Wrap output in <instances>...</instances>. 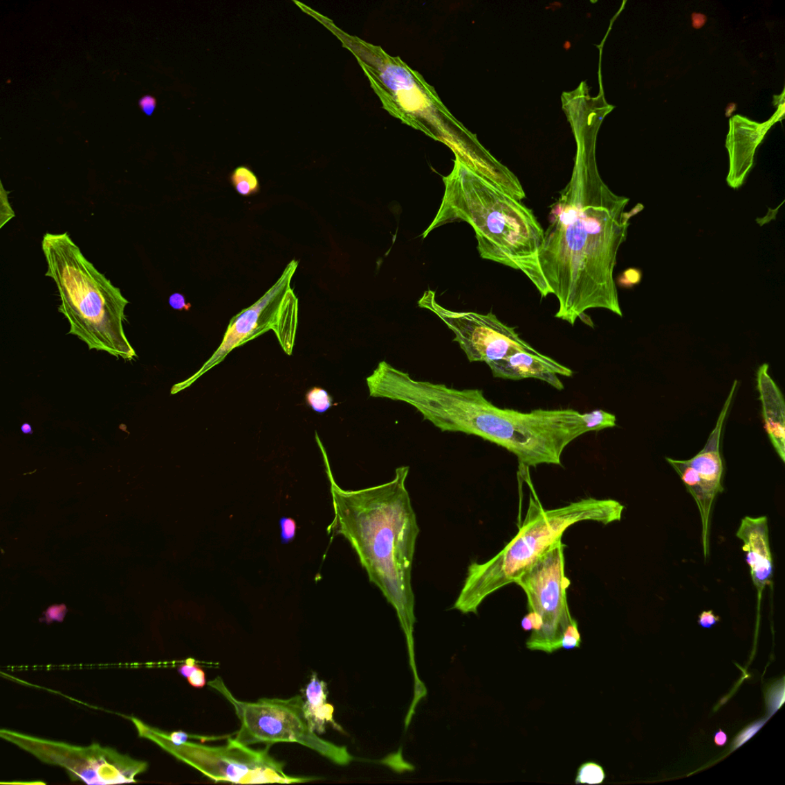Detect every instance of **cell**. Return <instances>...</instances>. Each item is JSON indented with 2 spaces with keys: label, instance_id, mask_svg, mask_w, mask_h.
<instances>
[{
  "label": "cell",
  "instance_id": "1",
  "mask_svg": "<svg viewBox=\"0 0 785 785\" xmlns=\"http://www.w3.org/2000/svg\"><path fill=\"white\" fill-rule=\"evenodd\" d=\"M629 201L601 179L595 160L582 156L551 207L537 260L560 302L555 317L572 326L591 308L623 316L613 273L627 237Z\"/></svg>",
  "mask_w": 785,
  "mask_h": 785
},
{
  "label": "cell",
  "instance_id": "2",
  "mask_svg": "<svg viewBox=\"0 0 785 785\" xmlns=\"http://www.w3.org/2000/svg\"><path fill=\"white\" fill-rule=\"evenodd\" d=\"M317 443L331 483L335 514L333 527L349 541L369 581L397 612L407 641L410 666L416 669L412 573L420 529L406 489L409 468L402 466L396 470L394 479L387 483L344 490L335 483L322 441L317 440Z\"/></svg>",
  "mask_w": 785,
  "mask_h": 785
},
{
  "label": "cell",
  "instance_id": "3",
  "mask_svg": "<svg viewBox=\"0 0 785 785\" xmlns=\"http://www.w3.org/2000/svg\"><path fill=\"white\" fill-rule=\"evenodd\" d=\"M394 400L414 407L442 432L477 436L506 449L518 458L519 468L561 465L565 448L587 433L578 410L499 408L478 389L457 390L409 373L396 385Z\"/></svg>",
  "mask_w": 785,
  "mask_h": 785
},
{
  "label": "cell",
  "instance_id": "4",
  "mask_svg": "<svg viewBox=\"0 0 785 785\" xmlns=\"http://www.w3.org/2000/svg\"><path fill=\"white\" fill-rule=\"evenodd\" d=\"M443 181L441 207L423 238L445 224L468 223L476 232L481 257L524 273L546 298L550 294L537 260L544 230L533 210L458 159Z\"/></svg>",
  "mask_w": 785,
  "mask_h": 785
},
{
  "label": "cell",
  "instance_id": "5",
  "mask_svg": "<svg viewBox=\"0 0 785 785\" xmlns=\"http://www.w3.org/2000/svg\"><path fill=\"white\" fill-rule=\"evenodd\" d=\"M41 248L47 264L46 277L58 288L59 312L70 324L69 335L87 344L89 350L108 352L131 360L136 351L124 333L125 308L121 290L84 257L67 232L46 233Z\"/></svg>",
  "mask_w": 785,
  "mask_h": 785
},
{
  "label": "cell",
  "instance_id": "6",
  "mask_svg": "<svg viewBox=\"0 0 785 785\" xmlns=\"http://www.w3.org/2000/svg\"><path fill=\"white\" fill-rule=\"evenodd\" d=\"M625 508L617 500L588 498L546 510L539 500L530 498L526 519L517 535L490 560L472 562L469 566L454 609L465 614H477L488 597L515 583L540 557L562 539L569 527L584 521L604 525L620 521Z\"/></svg>",
  "mask_w": 785,
  "mask_h": 785
},
{
  "label": "cell",
  "instance_id": "7",
  "mask_svg": "<svg viewBox=\"0 0 785 785\" xmlns=\"http://www.w3.org/2000/svg\"><path fill=\"white\" fill-rule=\"evenodd\" d=\"M298 266L299 261H290L280 278L264 296L232 318L213 355L193 376L174 385L172 395L192 386L235 349L270 331H274L286 355H293L299 323V299L292 288V280Z\"/></svg>",
  "mask_w": 785,
  "mask_h": 785
},
{
  "label": "cell",
  "instance_id": "8",
  "mask_svg": "<svg viewBox=\"0 0 785 785\" xmlns=\"http://www.w3.org/2000/svg\"><path fill=\"white\" fill-rule=\"evenodd\" d=\"M220 691L234 707L241 723L235 739L245 746L298 744L326 757L338 765L353 759L346 748L318 737L308 726L304 714L302 696L288 699H260L255 703L240 702L226 689L220 678L209 683Z\"/></svg>",
  "mask_w": 785,
  "mask_h": 785
},
{
  "label": "cell",
  "instance_id": "9",
  "mask_svg": "<svg viewBox=\"0 0 785 785\" xmlns=\"http://www.w3.org/2000/svg\"><path fill=\"white\" fill-rule=\"evenodd\" d=\"M149 737L176 759L199 770L215 782L235 784L303 783L316 777H291L285 773V763L273 758L270 746L255 750L230 739L222 746H208L187 741L176 746L164 732L150 730Z\"/></svg>",
  "mask_w": 785,
  "mask_h": 785
},
{
  "label": "cell",
  "instance_id": "10",
  "mask_svg": "<svg viewBox=\"0 0 785 785\" xmlns=\"http://www.w3.org/2000/svg\"><path fill=\"white\" fill-rule=\"evenodd\" d=\"M564 548L562 539L556 542L515 583L525 591L529 612L539 614L543 621L541 629L533 631L526 641L532 652H557L566 629L575 621L568 604L570 582L564 575Z\"/></svg>",
  "mask_w": 785,
  "mask_h": 785
},
{
  "label": "cell",
  "instance_id": "11",
  "mask_svg": "<svg viewBox=\"0 0 785 785\" xmlns=\"http://www.w3.org/2000/svg\"><path fill=\"white\" fill-rule=\"evenodd\" d=\"M2 737L13 741L42 761L66 768L73 780H81L88 784L136 782V777L145 772L147 766L146 762L133 760L114 749L98 745L77 747L8 731Z\"/></svg>",
  "mask_w": 785,
  "mask_h": 785
},
{
  "label": "cell",
  "instance_id": "12",
  "mask_svg": "<svg viewBox=\"0 0 785 785\" xmlns=\"http://www.w3.org/2000/svg\"><path fill=\"white\" fill-rule=\"evenodd\" d=\"M418 305L434 313L454 331V341L461 346L470 362L487 364L518 351L537 352L522 340L515 328L508 326L492 313L452 312L436 302L435 293L431 290L424 293Z\"/></svg>",
  "mask_w": 785,
  "mask_h": 785
},
{
  "label": "cell",
  "instance_id": "13",
  "mask_svg": "<svg viewBox=\"0 0 785 785\" xmlns=\"http://www.w3.org/2000/svg\"><path fill=\"white\" fill-rule=\"evenodd\" d=\"M737 386L738 380H735L721 410L716 427L712 431L705 447L695 456L687 461L696 472L703 500V508L700 517L702 521V541L705 560L710 555V517L714 501L718 495L724 491L723 486L724 465L721 455V438Z\"/></svg>",
  "mask_w": 785,
  "mask_h": 785
},
{
  "label": "cell",
  "instance_id": "14",
  "mask_svg": "<svg viewBox=\"0 0 785 785\" xmlns=\"http://www.w3.org/2000/svg\"><path fill=\"white\" fill-rule=\"evenodd\" d=\"M784 102H782L775 116L762 124L740 116L730 120L731 130L726 144L730 153V172L726 181L731 188L738 190L744 185L753 167L757 147L765 138L770 127L784 118Z\"/></svg>",
  "mask_w": 785,
  "mask_h": 785
},
{
  "label": "cell",
  "instance_id": "15",
  "mask_svg": "<svg viewBox=\"0 0 785 785\" xmlns=\"http://www.w3.org/2000/svg\"><path fill=\"white\" fill-rule=\"evenodd\" d=\"M737 537L742 542V551L749 568L758 597L759 610L764 591L773 585L774 562L769 541L768 520L766 516L753 518L746 516L741 521Z\"/></svg>",
  "mask_w": 785,
  "mask_h": 785
},
{
  "label": "cell",
  "instance_id": "16",
  "mask_svg": "<svg viewBox=\"0 0 785 785\" xmlns=\"http://www.w3.org/2000/svg\"><path fill=\"white\" fill-rule=\"evenodd\" d=\"M495 378L512 380L535 378L547 382L562 391V382L557 376L571 377L573 371L540 352L518 351L505 358L487 363Z\"/></svg>",
  "mask_w": 785,
  "mask_h": 785
},
{
  "label": "cell",
  "instance_id": "17",
  "mask_svg": "<svg viewBox=\"0 0 785 785\" xmlns=\"http://www.w3.org/2000/svg\"><path fill=\"white\" fill-rule=\"evenodd\" d=\"M756 380L766 433L781 461L785 463V404L783 394L770 376L768 364H763L759 367Z\"/></svg>",
  "mask_w": 785,
  "mask_h": 785
},
{
  "label": "cell",
  "instance_id": "18",
  "mask_svg": "<svg viewBox=\"0 0 785 785\" xmlns=\"http://www.w3.org/2000/svg\"><path fill=\"white\" fill-rule=\"evenodd\" d=\"M231 181L238 194L249 196L257 193L259 189V181L249 167H237L231 175Z\"/></svg>",
  "mask_w": 785,
  "mask_h": 785
},
{
  "label": "cell",
  "instance_id": "19",
  "mask_svg": "<svg viewBox=\"0 0 785 785\" xmlns=\"http://www.w3.org/2000/svg\"><path fill=\"white\" fill-rule=\"evenodd\" d=\"M582 416L587 433L597 432L617 426L616 416L603 409H595L589 413L582 414Z\"/></svg>",
  "mask_w": 785,
  "mask_h": 785
},
{
  "label": "cell",
  "instance_id": "20",
  "mask_svg": "<svg viewBox=\"0 0 785 785\" xmlns=\"http://www.w3.org/2000/svg\"><path fill=\"white\" fill-rule=\"evenodd\" d=\"M306 401L308 407L315 412L323 414L333 406V399L327 391L321 387H314L306 393Z\"/></svg>",
  "mask_w": 785,
  "mask_h": 785
},
{
  "label": "cell",
  "instance_id": "21",
  "mask_svg": "<svg viewBox=\"0 0 785 785\" xmlns=\"http://www.w3.org/2000/svg\"><path fill=\"white\" fill-rule=\"evenodd\" d=\"M606 779L604 770L598 764L586 762L578 770L576 784H602Z\"/></svg>",
  "mask_w": 785,
  "mask_h": 785
},
{
  "label": "cell",
  "instance_id": "22",
  "mask_svg": "<svg viewBox=\"0 0 785 785\" xmlns=\"http://www.w3.org/2000/svg\"><path fill=\"white\" fill-rule=\"evenodd\" d=\"M582 638L578 631V624L575 620L570 625L563 635L562 647L565 649L581 647Z\"/></svg>",
  "mask_w": 785,
  "mask_h": 785
},
{
  "label": "cell",
  "instance_id": "23",
  "mask_svg": "<svg viewBox=\"0 0 785 785\" xmlns=\"http://www.w3.org/2000/svg\"><path fill=\"white\" fill-rule=\"evenodd\" d=\"M281 527V539L283 543H288L295 539L296 533V523L291 518L283 517L279 521Z\"/></svg>",
  "mask_w": 785,
  "mask_h": 785
},
{
  "label": "cell",
  "instance_id": "24",
  "mask_svg": "<svg viewBox=\"0 0 785 785\" xmlns=\"http://www.w3.org/2000/svg\"><path fill=\"white\" fill-rule=\"evenodd\" d=\"M1 190V228H3L6 223H8L12 217L15 216V214H14L8 201L7 194L4 193L5 190L3 185Z\"/></svg>",
  "mask_w": 785,
  "mask_h": 785
},
{
  "label": "cell",
  "instance_id": "25",
  "mask_svg": "<svg viewBox=\"0 0 785 785\" xmlns=\"http://www.w3.org/2000/svg\"><path fill=\"white\" fill-rule=\"evenodd\" d=\"M764 725V723H757L751 726H749L745 731L741 732L739 735L737 739L735 741V748H737L741 745L746 744V741L750 739L755 734L758 732Z\"/></svg>",
  "mask_w": 785,
  "mask_h": 785
},
{
  "label": "cell",
  "instance_id": "26",
  "mask_svg": "<svg viewBox=\"0 0 785 785\" xmlns=\"http://www.w3.org/2000/svg\"><path fill=\"white\" fill-rule=\"evenodd\" d=\"M720 621V618L714 614L712 611H703L699 616L698 624L705 629H711Z\"/></svg>",
  "mask_w": 785,
  "mask_h": 785
},
{
  "label": "cell",
  "instance_id": "27",
  "mask_svg": "<svg viewBox=\"0 0 785 785\" xmlns=\"http://www.w3.org/2000/svg\"><path fill=\"white\" fill-rule=\"evenodd\" d=\"M169 305L175 310L189 311L191 308L190 303H187L185 295L176 293L169 296Z\"/></svg>",
  "mask_w": 785,
  "mask_h": 785
},
{
  "label": "cell",
  "instance_id": "28",
  "mask_svg": "<svg viewBox=\"0 0 785 785\" xmlns=\"http://www.w3.org/2000/svg\"><path fill=\"white\" fill-rule=\"evenodd\" d=\"M139 107L147 116H151L157 107L156 98L151 95H145L140 99Z\"/></svg>",
  "mask_w": 785,
  "mask_h": 785
},
{
  "label": "cell",
  "instance_id": "29",
  "mask_svg": "<svg viewBox=\"0 0 785 785\" xmlns=\"http://www.w3.org/2000/svg\"><path fill=\"white\" fill-rule=\"evenodd\" d=\"M189 683L195 688H202L206 685V675L204 671L198 667L187 678Z\"/></svg>",
  "mask_w": 785,
  "mask_h": 785
},
{
  "label": "cell",
  "instance_id": "30",
  "mask_svg": "<svg viewBox=\"0 0 785 785\" xmlns=\"http://www.w3.org/2000/svg\"><path fill=\"white\" fill-rule=\"evenodd\" d=\"M65 606H54L49 608L46 613V618L48 621L59 620L62 621L64 615L66 613Z\"/></svg>",
  "mask_w": 785,
  "mask_h": 785
},
{
  "label": "cell",
  "instance_id": "31",
  "mask_svg": "<svg viewBox=\"0 0 785 785\" xmlns=\"http://www.w3.org/2000/svg\"><path fill=\"white\" fill-rule=\"evenodd\" d=\"M164 735L169 741L172 742V744L176 746L185 744V742L187 741L189 738L193 737H190L188 734L183 732H175L172 733L171 735H167L164 733Z\"/></svg>",
  "mask_w": 785,
  "mask_h": 785
},
{
  "label": "cell",
  "instance_id": "32",
  "mask_svg": "<svg viewBox=\"0 0 785 785\" xmlns=\"http://www.w3.org/2000/svg\"><path fill=\"white\" fill-rule=\"evenodd\" d=\"M626 279L629 281L628 285L633 286L634 285L638 284V283L640 282L641 279V273L638 270H634V268H631V270H628L624 273V277L622 279Z\"/></svg>",
  "mask_w": 785,
  "mask_h": 785
},
{
  "label": "cell",
  "instance_id": "33",
  "mask_svg": "<svg viewBox=\"0 0 785 785\" xmlns=\"http://www.w3.org/2000/svg\"><path fill=\"white\" fill-rule=\"evenodd\" d=\"M197 667H197V666H196V665L195 664V661H194V660H193V659H188V660H187V661H186V663H185V664L181 665V667L179 668V672H180V674H181V675H182L183 676H185V678H188V677H189V676H190L191 674H193V672H194V670H195V669H196Z\"/></svg>",
  "mask_w": 785,
  "mask_h": 785
},
{
  "label": "cell",
  "instance_id": "34",
  "mask_svg": "<svg viewBox=\"0 0 785 785\" xmlns=\"http://www.w3.org/2000/svg\"><path fill=\"white\" fill-rule=\"evenodd\" d=\"M692 27L695 29H701L705 24L707 18L703 14L701 13H692Z\"/></svg>",
  "mask_w": 785,
  "mask_h": 785
},
{
  "label": "cell",
  "instance_id": "35",
  "mask_svg": "<svg viewBox=\"0 0 785 785\" xmlns=\"http://www.w3.org/2000/svg\"><path fill=\"white\" fill-rule=\"evenodd\" d=\"M727 740V735L723 730H720L715 734V742L717 746H725L726 744Z\"/></svg>",
  "mask_w": 785,
  "mask_h": 785
},
{
  "label": "cell",
  "instance_id": "36",
  "mask_svg": "<svg viewBox=\"0 0 785 785\" xmlns=\"http://www.w3.org/2000/svg\"><path fill=\"white\" fill-rule=\"evenodd\" d=\"M521 627H522V628H523V629H524V631H532V629H533V626H532V623H531V621H530V620H529V618H528L527 615H526V617H525L524 618H523V619H522V620H521Z\"/></svg>",
  "mask_w": 785,
  "mask_h": 785
},
{
  "label": "cell",
  "instance_id": "37",
  "mask_svg": "<svg viewBox=\"0 0 785 785\" xmlns=\"http://www.w3.org/2000/svg\"><path fill=\"white\" fill-rule=\"evenodd\" d=\"M21 430H22L24 434H33V429H32V427L30 425L29 423H24V425L22 426V428H21Z\"/></svg>",
  "mask_w": 785,
  "mask_h": 785
}]
</instances>
